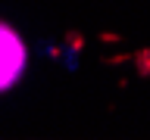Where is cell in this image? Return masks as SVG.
Segmentation results:
<instances>
[{"label":"cell","instance_id":"obj_1","mask_svg":"<svg viewBox=\"0 0 150 140\" xmlns=\"http://www.w3.org/2000/svg\"><path fill=\"white\" fill-rule=\"evenodd\" d=\"M25 44L13 25L0 22V90H9L25 72Z\"/></svg>","mask_w":150,"mask_h":140}]
</instances>
